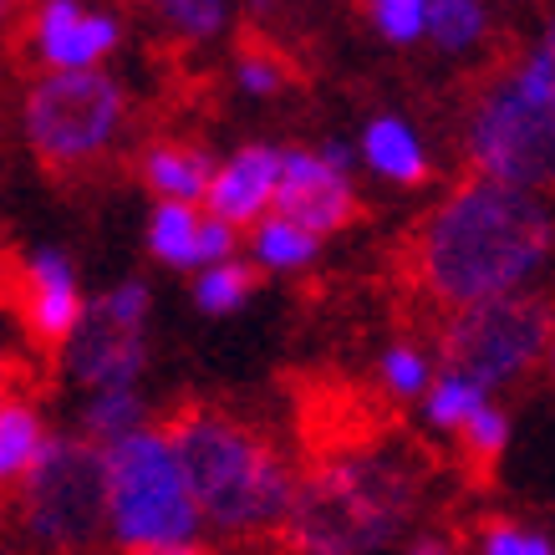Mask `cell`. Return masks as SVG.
Segmentation results:
<instances>
[{
	"label": "cell",
	"instance_id": "obj_36",
	"mask_svg": "<svg viewBox=\"0 0 555 555\" xmlns=\"http://www.w3.org/2000/svg\"><path fill=\"white\" fill-rule=\"evenodd\" d=\"M0 408H5V392H0Z\"/></svg>",
	"mask_w": 555,
	"mask_h": 555
},
{
	"label": "cell",
	"instance_id": "obj_7",
	"mask_svg": "<svg viewBox=\"0 0 555 555\" xmlns=\"http://www.w3.org/2000/svg\"><path fill=\"white\" fill-rule=\"evenodd\" d=\"M21 525L47 551H87L107 535V459L92 438H56L21 485Z\"/></svg>",
	"mask_w": 555,
	"mask_h": 555
},
{
	"label": "cell",
	"instance_id": "obj_16",
	"mask_svg": "<svg viewBox=\"0 0 555 555\" xmlns=\"http://www.w3.org/2000/svg\"><path fill=\"white\" fill-rule=\"evenodd\" d=\"M47 443H51L47 418H41L31 403L5 398V408H0V489L26 485V474L41 464Z\"/></svg>",
	"mask_w": 555,
	"mask_h": 555
},
{
	"label": "cell",
	"instance_id": "obj_15",
	"mask_svg": "<svg viewBox=\"0 0 555 555\" xmlns=\"http://www.w3.org/2000/svg\"><path fill=\"white\" fill-rule=\"evenodd\" d=\"M362 164L387 184H423L428 179V153L423 138L413 133V122L398 113H377L362 128Z\"/></svg>",
	"mask_w": 555,
	"mask_h": 555
},
{
	"label": "cell",
	"instance_id": "obj_6",
	"mask_svg": "<svg viewBox=\"0 0 555 555\" xmlns=\"http://www.w3.org/2000/svg\"><path fill=\"white\" fill-rule=\"evenodd\" d=\"M408 515V479L372 459H347L321 469L296 494L291 525L306 555H362L377 551Z\"/></svg>",
	"mask_w": 555,
	"mask_h": 555
},
{
	"label": "cell",
	"instance_id": "obj_5",
	"mask_svg": "<svg viewBox=\"0 0 555 555\" xmlns=\"http://www.w3.org/2000/svg\"><path fill=\"white\" fill-rule=\"evenodd\" d=\"M128 122V92L107 72H36L21 98V133L51 173L92 169Z\"/></svg>",
	"mask_w": 555,
	"mask_h": 555
},
{
	"label": "cell",
	"instance_id": "obj_29",
	"mask_svg": "<svg viewBox=\"0 0 555 555\" xmlns=\"http://www.w3.org/2000/svg\"><path fill=\"white\" fill-rule=\"evenodd\" d=\"M235 82L250 92V98H270V92H281L286 87V67L270 56V51H245L235 67Z\"/></svg>",
	"mask_w": 555,
	"mask_h": 555
},
{
	"label": "cell",
	"instance_id": "obj_12",
	"mask_svg": "<svg viewBox=\"0 0 555 555\" xmlns=\"http://www.w3.org/2000/svg\"><path fill=\"white\" fill-rule=\"evenodd\" d=\"M281 158L286 149H270V143H245L235 149L224 164L215 169V184H209V215L224 219V224H260V219L275 209V189H281Z\"/></svg>",
	"mask_w": 555,
	"mask_h": 555
},
{
	"label": "cell",
	"instance_id": "obj_23",
	"mask_svg": "<svg viewBox=\"0 0 555 555\" xmlns=\"http://www.w3.org/2000/svg\"><path fill=\"white\" fill-rule=\"evenodd\" d=\"M377 377L392 398H423L428 387H434V362L423 347L413 341H392L383 357H377Z\"/></svg>",
	"mask_w": 555,
	"mask_h": 555
},
{
	"label": "cell",
	"instance_id": "obj_27",
	"mask_svg": "<svg viewBox=\"0 0 555 555\" xmlns=\"http://www.w3.org/2000/svg\"><path fill=\"white\" fill-rule=\"evenodd\" d=\"M149 286L143 281H118V286L107 291L102 301H92V311H98L102 321H113V326H122V332H143V321H149Z\"/></svg>",
	"mask_w": 555,
	"mask_h": 555
},
{
	"label": "cell",
	"instance_id": "obj_25",
	"mask_svg": "<svg viewBox=\"0 0 555 555\" xmlns=\"http://www.w3.org/2000/svg\"><path fill=\"white\" fill-rule=\"evenodd\" d=\"M153 5L184 41H209L224 31V0H153Z\"/></svg>",
	"mask_w": 555,
	"mask_h": 555
},
{
	"label": "cell",
	"instance_id": "obj_33",
	"mask_svg": "<svg viewBox=\"0 0 555 555\" xmlns=\"http://www.w3.org/2000/svg\"><path fill=\"white\" fill-rule=\"evenodd\" d=\"M11 21H16V0H0V31H5Z\"/></svg>",
	"mask_w": 555,
	"mask_h": 555
},
{
	"label": "cell",
	"instance_id": "obj_13",
	"mask_svg": "<svg viewBox=\"0 0 555 555\" xmlns=\"http://www.w3.org/2000/svg\"><path fill=\"white\" fill-rule=\"evenodd\" d=\"M62 352H67L72 383H82L87 392L138 387V377L149 367V341H143V332H122L113 321H102L92 306H87V321L77 326V337H72Z\"/></svg>",
	"mask_w": 555,
	"mask_h": 555
},
{
	"label": "cell",
	"instance_id": "obj_31",
	"mask_svg": "<svg viewBox=\"0 0 555 555\" xmlns=\"http://www.w3.org/2000/svg\"><path fill=\"white\" fill-rule=\"evenodd\" d=\"M321 153L337 164V169H347L352 173V143H341V138H332V143H321Z\"/></svg>",
	"mask_w": 555,
	"mask_h": 555
},
{
	"label": "cell",
	"instance_id": "obj_18",
	"mask_svg": "<svg viewBox=\"0 0 555 555\" xmlns=\"http://www.w3.org/2000/svg\"><path fill=\"white\" fill-rule=\"evenodd\" d=\"M199 235H204L199 204H158L149 219V250L169 270H199Z\"/></svg>",
	"mask_w": 555,
	"mask_h": 555
},
{
	"label": "cell",
	"instance_id": "obj_34",
	"mask_svg": "<svg viewBox=\"0 0 555 555\" xmlns=\"http://www.w3.org/2000/svg\"><path fill=\"white\" fill-rule=\"evenodd\" d=\"M413 555H449V551H443V545H418Z\"/></svg>",
	"mask_w": 555,
	"mask_h": 555
},
{
	"label": "cell",
	"instance_id": "obj_26",
	"mask_svg": "<svg viewBox=\"0 0 555 555\" xmlns=\"http://www.w3.org/2000/svg\"><path fill=\"white\" fill-rule=\"evenodd\" d=\"M459 443H464V454H469L474 464H494V459L505 454V443H509V418H505V408L485 403L469 423H464V428H459Z\"/></svg>",
	"mask_w": 555,
	"mask_h": 555
},
{
	"label": "cell",
	"instance_id": "obj_17",
	"mask_svg": "<svg viewBox=\"0 0 555 555\" xmlns=\"http://www.w3.org/2000/svg\"><path fill=\"white\" fill-rule=\"evenodd\" d=\"M250 255L260 270L291 275V270H306L321 255V235H311L306 224H296V219L281 215V209H270V215L250 230Z\"/></svg>",
	"mask_w": 555,
	"mask_h": 555
},
{
	"label": "cell",
	"instance_id": "obj_21",
	"mask_svg": "<svg viewBox=\"0 0 555 555\" xmlns=\"http://www.w3.org/2000/svg\"><path fill=\"white\" fill-rule=\"evenodd\" d=\"M428 36L449 56H469L489 36V5L485 0H428Z\"/></svg>",
	"mask_w": 555,
	"mask_h": 555
},
{
	"label": "cell",
	"instance_id": "obj_32",
	"mask_svg": "<svg viewBox=\"0 0 555 555\" xmlns=\"http://www.w3.org/2000/svg\"><path fill=\"white\" fill-rule=\"evenodd\" d=\"M138 555H204V545L189 540V545H153V551H138Z\"/></svg>",
	"mask_w": 555,
	"mask_h": 555
},
{
	"label": "cell",
	"instance_id": "obj_19",
	"mask_svg": "<svg viewBox=\"0 0 555 555\" xmlns=\"http://www.w3.org/2000/svg\"><path fill=\"white\" fill-rule=\"evenodd\" d=\"M143 398L138 387H107V392H87V408H82V438H92L98 449L118 443V438L138 434L143 428Z\"/></svg>",
	"mask_w": 555,
	"mask_h": 555
},
{
	"label": "cell",
	"instance_id": "obj_3",
	"mask_svg": "<svg viewBox=\"0 0 555 555\" xmlns=\"http://www.w3.org/2000/svg\"><path fill=\"white\" fill-rule=\"evenodd\" d=\"M474 173L520 189H555V16L545 31L489 77L464 122Z\"/></svg>",
	"mask_w": 555,
	"mask_h": 555
},
{
	"label": "cell",
	"instance_id": "obj_20",
	"mask_svg": "<svg viewBox=\"0 0 555 555\" xmlns=\"http://www.w3.org/2000/svg\"><path fill=\"white\" fill-rule=\"evenodd\" d=\"M485 403H489V387H479L474 377H464V372L443 367L434 377V387L423 392V418H428V428H438V434H459Z\"/></svg>",
	"mask_w": 555,
	"mask_h": 555
},
{
	"label": "cell",
	"instance_id": "obj_35",
	"mask_svg": "<svg viewBox=\"0 0 555 555\" xmlns=\"http://www.w3.org/2000/svg\"><path fill=\"white\" fill-rule=\"evenodd\" d=\"M545 362H551V367H555V341H551V357H545Z\"/></svg>",
	"mask_w": 555,
	"mask_h": 555
},
{
	"label": "cell",
	"instance_id": "obj_1",
	"mask_svg": "<svg viewBox=\"0 0 555 555\" xmlns=\"http://www.w3.org/2000/svg\"><path fill=\"white\" fill-rule=\"evenodd\" d=\"M555 260V204L540 189L474 173L413 235V275L449 311L520 296Z\"/></svg>",
	"mask_w": 555,
	"mask_h": 555
},
{
	"label": "cell",
	"instance_id": "obj_24",
	"mask_svg": "<svg viewBox=\"0 0 555 555\" xmlns=\"http://www.w3.org/2000/svg\"><path fill=\"white\" fill-rule=\"evenodd\" d=\"M372 26L392 47H413L428 36V0H367Z\"/></svg>",
	"mask_w": 555,
	"mask_h": 555
},
{
	"label": "cell",
	"instance_id": "obj_22",
	"mask_svg": "<svg viewBox=\"0 0 555 555\" xmlns=\"http://www.w3.org/2000/svg\"><path fill=\"white\" fill-rule=\"evenodd\" d=\"M255 281H260V266L255 260H219V266H204L194 275V301H199L204 317H230L255 296Z\"/></svg>",
	"mask_w": 555,
	"mask_h": 555
},
{
	"label": "cell",
	"instance_id": "obj_14",
	"mask_svg": "<svg viewBox=\"0 0 555 555\" xmlns=\"http://www.w3.org/2000/svg\"><path fill=\"white\" fill-rule=\"evenodd\" d=\"M215 169L219 164L194 143H153L138 158V173H143V184L153 189L158 204H204L209 184H215Z\"/></svg>",
	"mask_w": 555,
	"mask_h": 555
},
{
	"label": "cell",
	"instance_id": "obj_9",
	"mask_svg": "<svg viewBox=\"0 0 555 555\" xmlns=\"http://www.w3.org/2000/svg\"><path fill=\"white\" fill-rule=\"evenodd\" d=\"M118 36V16L92 11L87 0H36L21 21V47L41 72H102Z\"/></svg>",
	"mask_w": 555,
	"mask_h": 555
},
{
	"label": "cell",
	"instance_id": "obj_2",
	"mask_svg": "<svg viewBox=\"0 0 555 555\" xmlns=\"http://www.w3.org/2000/svg\"><path fill=\"white\" fill-rule=\"evenodd\" d=\"M169 438L184 459L204 525H215L224 535H260L270 525L291 520L301 494L296 474L281 459V449L266 434H255L250 423L215 408H189L169 423Z\"/></svg>",
	"mask_w": 555,
	"mask_h": 555
},
{
	"label": "cell",
	"instance_id": "obj_30",
	"mask_svg": "<svg viewBox=\"0 0 555 555\" xmlns=\"http://www.w3.org/2000/svg\"><path fill=\"white\" fill-rule=\"evenodd\" d=\"M240 250V230L224 224V219L204 215V235H199V270L204 266H219V260H235Z\"/></svg>",
	"mask_w": 555,
	"mask_h": 555
},
{
	"label": "cell",
	"instance_id": "obj_4",
	"mask_svg": "<svg viewBox=\"0 0 555 555\" xmlns=\"http://www.w3.org/2000/svg\"><path fill=\"white\" fill-rule=\"evenodd\" d=\"M102 459H107V535L122 545V555L199 540L204 515L169 428H138L107 443Z\"/></svg>",
	"mask_w": 555,
	"mask_h": 555
},
{
	"label": "cell",
	"instance_id": "obj_10",
	"mask_svg": "<svg viewBox=\"0 0 555 555\" xmlns=\"http://www.w3.org/2000/svg\"><path fill=\"white\" fill-rule=\"evenodd\" d=\"M16 291H21V321L36 341L47 347H67L77 337V326L87 321L82 301V281L72 255H62L56 245H36L16 270Z\"/></svg>",
	"mask_w": 555,
	"mask_h": 555
},
{
	"label": "cell",
	"instance_id": "obj_11",
	"mask_svg": "<svg viewBox=\"0 0 555 555\" xmlns=\"http://www.w3.org/2000/svg\"><path fill=\"white\" fill-rule=\"evenodd\" d=\"M275 209L291 215L296 224H306L311 235H337V230H347L357 215L352 173L337 169L321 149H286Z\"/></svg>",
	"mask_w": 555,
	"mask_h": 555
},
{
	"label": "cell",
	"instance_id": "obj_28",
	"mask_svg": "<svg viewBox=\"0 0 555 555\" xmlns=\"http://www.w3.org/2000/svg\"><path fill=\"white\" fill-rule=\"evenodd\" d=\"M479 555H555V545L540 530H525L515 520H489L479 530Z\"/></svg>",
	"mask_w": 555,
	"mask_h": 555
},
{
	"label": "cell",
	"instance_id": "obj_8",
	"mask_svg": "<svg viewBox=\"0 0 555 555\" xmlns=\"http://www.w3.org/2000/svg\"><path fill=\"white\" fill-rule=\"evenodd\" d=\"M555 341V306L535 291L500 296V301L464 306L443 326V362L449 372H464L479 387H505L551 357Z\"/></svg>",
	"mask_w": 555,
	"mask_h": 555
}]
</instances>
